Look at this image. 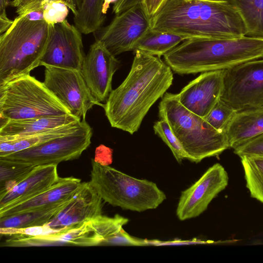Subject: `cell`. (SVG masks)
Here are the masks:
<instances>
[{"instance_id":"obj_1","label":"cell","mask_w":263,"mask_h":263,"mask_svg":"<svg viewBox=\"0 0 263 263\" xmlns=\"http://www.w3.org/2000/svg\"><path fill=\"white\" fill-rule=\"evenodd\" d=\"M134 51L128 75L112 90L103 107L111 126L131 135L138 131L149 109L173 80L172 70L160 57Z\"/></svg>"},{"instance_id":"obj_2","label":"cell","mask_w":263,"mask_h":263,"mask_svg":"<svg viewBox=\"0 0 263 263\" xmlns=\"http://www.w3.org/2000/svg\"><path fill=\"white\" fill-rule=\"evenodd\" d=\"M151 29L187 39H232L247 34L241 17L226 0H166L151 18Z\"/></svg>"},{"instance_id":"obj_3","label":"cell","mask_w":263,"mask_h":263,"mask_svg":"<svg viewBox=\"0 0 263 263\" xmlns=\"http://www.w3.org/2000/svg\"><path fill=\"white\" fill-rule=\"evenodd\" d=\"M163 56L172 71L179 74L225 70L263 59V38H190Z\"/></svg>"},{"instance_id":"obj_4","label":"cell","mask_w":263,"mask_h":263,"mask_svg":"<svg viewBox=\"0 0 263 263\" xmlns=\"http://www.w3.org/2000/svg\"><path fill=\"white\" fill-rule=\"evenodd\" d=\"M44 20L17 16L0 36V84L40 66L50 34Z\"/></svg>"},{"instance_id":"obj_5","label":"cell","mask_w":263,"mask_h":263,"mask_svg":"<svg viewBox=\"0 0 263 263\" xmlns=\"http://www.w3.org/2000/svg\"><path fill=\"white\" fill-rule=\"evenodd\" d=\"M158 109L160 119L168 122L189 161L198 163L229 148L226 132L217 130L204 118L187 109L177 94L166 92Z\"/></svg>"},{"instance_id":"obj_6","label":"cell","mask_w":263,"mask_h":263,"mask_svg":"<svg viewBox=\"0 0 263 263\" xmlns=\"http://www.w3.org/2000/svg\"><path fill=\"white\" fill-rule=\"evenodd\" d=\"M91 166L89 183L112 206L141 212L157 208L166 199L152 181L134 178L96 159L91 160Z\"/></svg>"},{"instance_id":"obj_7","label":"cell","mask_w":263,"mask_h":263,"mask_svg":"<svg viewBox=\"0 0 263 263\" xmlns=\"http://www.w3.org/2000/svg\"><path fill=\"white\" fill-rule=\"evenodd\" d=\"M69 114V109L44 82L30 73L0 84L1 121Z\"/></svg>"},{"instance_id":"obj_8","label":"cell","mask_w":263,"mask_h":263,"mask_svg":"<svg viewBox=\"0 0 263 263\" xmlns=\"http://www.w3.org/2000/svg\"><path fill=\"white\" fill-rule=\"evenodd\" d=\"M220 99L236 111L263 108V59L225 69Z\"/></svg>"},{"instance_id":"obj_9","label":"cell","mask_w":263,"mask_h":263,"mask_svg":"<svg viewBox=\"0 0 263 263\" xmlns=\"http://www.w3.org/2000/svg\"><path fill=\"white\" fill-rule=\"evenodd\" d=\"M92 135V128L83 120L76 131L1 157L29 163L34 166L58 165L79 158L91 144Z\"/></svg>"},{"instance_id":"obj_10","label":"cell","mask_w":263,"mask_h":263,"mask_svg":"<svg viewBox=\"0 0 263 263\" xmlns=\"http://www.w3.org/2000/svg\"><path fill=\"white\" fill-rule=\"evenodd\" d=\"M44 83L65 105L70 113L86 120L88 111L95 105L103 108L91 94L81 70L45 66Z\"/></svg>"},{"instance_id":"obj_11","label":"cell","mask_w":263,"mask_h":263,"mask_svg":"<svg viewBox=\"0 0 263 263\" xmlns=\"http://www.w3.org/2000/svg\"><path fill=\"white\" fill-rule=\"evenodd\" d=\"M151 29V19L142 4L116 15L110 24L95 31L99 41L113 55L132 50L135 43Z\"/></svg>"},{"instance_id":"obj_12","label":"cell","mask_w":263,"mask_h":263,"mask_svg":"<svg viewBox=\"0 0 263 263\" xmlns=\"http://www.w3.org/2000/svg\"><path fill=\"white\" fill-rule=\"evenodd\" d=\"M50 26L48 43L40 66L81 70L85 56L82 33L66 20Z\"/></svg>"},{"instance_id":"obj_13","label":"cell","mask_w":263,"mask_h":263,"mask_svg":"<svg viewBox=\"0 0 263 263\" xmlns=\"http://www.w3.org/2000/svg\"><path fill=\"white\" fill-rule=\"evenodd\" d=\"M228 173L219 163H215L193 184L181 192L176 215L181 221L199 216L217 195L227 186Z\"/></svg>"},{"instance_id":"obj_14","label":"cell","mask_w":263,"mask_h":263,"mask_svg":"<svg viewBox=\"0 0 263 263\" xmlns=\"http://www.w3.org/2000/svg\"><path fill=\"white\" fill-rule=\"evenodd\" d=\"M115 55L96 40L85 56L81 72L91 94L99 102L106 103L112 91L114 73L120 66Z\"/></svg>"},{"instance_id":"obj_15","label":"cell","mask_w":263,"mask_h":263,"mask_svg":"<svg viewBox=\"0 0 263 263\" xmlns=\"http://www.w3.org/2000/svg\"><path fill=\"white\" fill-rule=\"evenodd\" d=\"M224 71L202 72L177 94L180 103L193 113L205 118L220 98Z\"/></svg>"},{"instance_id":"obj_16","label":"cell","mask_w":263,"mask_h":263,"mask_svg":"<svg viewBox=\"0 0 263 263\" xmlns=\"http://www.w3.org/2000/svg\"><path fill=\"white\" fill-rule=\"evenodd\" d=\"M103 199L89 182L80 188L46 226L59 231L73 227L102 214Z\"/></svg>"},{"instance_id":"obj_17","label":"cell","mask_w":263,"mask_h":263,"mask_svg":"<svg viewBox=\"0 0 263 263\" xmlns=\"http://www.w3.org/2000/svg\"><path fill=\"white\" fill-rule=\"evenodd\" d=\"M57 166L49 164L35 166L24 179L0 195V208L31 198L55 183L60 178Z\"/></svg>"},{"instance_id":"obj_18","label":"cell","mask_w":263,"mask_h":263,"mask_svg":"<svg viewBox=\"0 0 263 263\" xmlns=\"http://www.w3.org/2000/svg\"><path fill=\"white\" fill-rule=\"evenodd\" d=\"M82 182L73 177L61 178L38 195L12 205L0 208V218L53 206L69 200Z\"/></svg>"},{"instance_id":"obj_19","label":"cell","mask_w":263,"mask_h":263,"mask_svg":"<svg viewBox=\"0 0 263 263\" xmlns=\"http://www.w3.org/2000/svg\"><path fill=\"white\" fill-rule=\"evenodd\" d=\"M229 148L263 134V108L236 111L225 129Z\"/></svg>"},{"instance_id":"obj_20","label":"cell","mask_w":263,"mask_h":263,"mask_svg":"<svg viewBox=\"0 0 263 263\" xmlns=\"http://www.w3.org/2000/svg\"><path fill=\"white\" fill-rule=\"evenodd\" d=\"M81 121L73 115L1 121L0 136L22 137Z\"/></svg>"},{"instance_id":"obj_21","label":"cell","mask_w":263,"mask_h":263,"mask_svg":"<svg viewBox=\"0 0 263 263\" xmlns=\"http://www.w3.org/2000/svg\"><path fill=\"white\" fill-rule=\"evenodd\" d=\"M31 240L34 246L66 245L88 247L100 246L103 241L90 220L51 234L32 236Z\"/></svg>"},{"instance_id":"obj_22","label":"cell","mask_w":263,"mask_h":263,"mask_svg":"<svg viewBox=\"0 0 263 263\" xmlns=\"http://www.w3.org/2000/svg\"><path fill=\"white\" fill-rule=\"evenodd\" d=\"M82 120L22 137L0 136V157L20 152L77 130Z\"/></svg>"},{"instance_id":"obj_23","label":"cell","mask_w":263,"mask_h":263,"mask_svg":"<svg viewBox=\"0 0 263 263\" xmlns=\"http://www.w3.org/2000/svg\"><path fill=\"white\" fill-rule=\"evenodd\" d=\"M69 199L53 206L1 217L0 228H25L46 225Z\"/></svg>"},{"instance_id":"obj_24","label":"cell","mask_w":263,"mask_h":263,"mask_svg":"<svg viewBox=\"0 0 263 263\" xmlns=\"http://www.w3.org/2000/svg\"><path fill=\"white\" fill-rule=\"evenodd\" d=\"M187 39L170 32L148 30L134 45L132 50H140L160 57Z\"/></svg>"},{"instance_id":"obj_25","label":"cell","mask_w":263,"mask_h":263,"mask_svg":"<svg viewBox=\"0 0 263 263\" xmlns=\"http://www.w3.org/2000/svg\"><path fill=\"white\" fill-rule=\"evenodd\" d=\"M237 11L247 36L263 38V0H226Z\"/></svg>"},{"instance_id":"obj_26","label":"cell","mask_w":263,"mask_h":263,"mask_svg":"<svg viewBox=\"0 0 263 263\" xmlns=\"http://www.w3.org/2000/svg\"><path fill=\"white\" fill-rule=\"evenodd\" d=\"M103 0H83L81 8L73 17L74 25L83 34L94 33L103 24Z\"/></svg>"},{"instance_id":"obj_27","label":"cell","mask_w":263,"mask_h":263,"mask_svg":"<svg viewBox=\"0 0 263 263\" xmlns=\"http://www.w3.org/2000/svg\"><path fill=\"white\" fill-rule=\"evenodd\" d=\"M34 167L29 163L0 157V195L24 179Z\"/></svg>"},{"instance_id":"obj_28","label":"cell","mask_w":263,"mask_h":263,"mask_svg":"<svg viewBox=\"0 0 263 263\" xmlns=\"http://www.w3.org/2000/svg\"><path fill=\"white\" fill-rule=\"evenodd\" d=\"M240 158L250 195L263 203V157L243 156Z\"/></svg>"},{"instance_id":"obj_29","label":"cell","mask_w":263,"mask_h":263,"mask_svg":"<svg viewBox=\"0 0 263 263\" xmlns=\"http://www.w3.org/2000/svg\"><path fill=\"white\" fill-rule=\"evenodd\" d=\"M90 221L92 227L103 241L119 232L124 225L128 223L129 220L119 214L112 217L101 214Z\"/></svg>"},{"instance_id":"obj_30","label":"cell","mask_w":263,"mask_h":263,"mask_svg":"<svg viewBox=\"0 0 263 263\" xmlns=\"http://www.w3.org/2000/svg\"><path fill=\"white\" fill-rule=\"evenodd\" d=\"M153 129L155 134L168 146L178 163H181L184 159H187L185 151L166 120L160 119L156 121Z\"/></svg>"},{"instance_id":"obj_31","label":"cell","mask_w":263,"mask_h":263,"mask_svg":"<svg viewBox=\"0 0 263 263\" xmlns=\"http://www.w3.org/2000/svg\"><path fill=\"white\" fill-rule=\"evenodd\" d=\"M236 111L219 99L204 119L214 129L225 132L226 127Z\"/></svg>"},{"instance_id":"obj_32","label":"cell","mask_w":263,"mask_h":263,"mask_svg":"<svg viewBox=\"0 0 263 263\" xmlns=\"http://www.w3.org/2000/svg\"><path fill=\"white\" fill-rule=\"evenodd\" d=\"M68 8L63 2L50 1L44 7V20L50 25L62 22L68 15Z\"/></svg>"},{"instance_id":"obj_33","label":"cell","mask_w":263,"mask_h":263,"mask_svg":"<svg viewBox=\"0 0 263 263\" xmlns=\"http://www.w3.org/2000/svg\"><path fill=\"white\" fill-rule=\"evenodd\" d=\"M100 246H148L147 239L130 235L123 228L112 236L104 240Z\"/></svg>"},{"instance_id":"obj_34","label":"cell","mask_w":263,"mask_h":263,"mask_svg":"<svg viewBox=\"0 0 263 263\" xmlns=\"http://www.w3.org/2000/svg\"><path fill=\"white\" fill-rule=\"evenodd\" d=\"M234 153L240 158L243 156L263 157V134L234 148Z\"/></svg>"},{"instance_id":"obj_35","label":"cell","mask_w":263,"mask_h":263,"mask_svg":"<svg viewBox=\"0 0 263 263\" xmlns=\"http://www.w3.org/2000/svg\"><path fill=\"white\" fill-rule=\"evenodd\" d=\"M46 225L25 228H0V233L3 235L13 236H37L46 235L57 232Z\"/></svg>"},{"instance_id":"obj_36","label":"cell","mask_w":263,"mask_h":263,"mask_svg":"<svg viewBox=\"0 0 263 263\" xmlns=\"http://www.w3.org/2000/svg\"><path fill=\"white\" fill-rule=\"evenodd\" d=\"M143 0H118L113 6L112 12L116 14H120L134 7L142 4Z\"/></svg>"},{"instance_id":"obj_37","label":"cell","mask_w":263,"mask_h":263,"mask_svg":"<svg viewBox=\"0 0 263 263\" xmlns=\"http://www.w3.org/2000/svg\"><path fill=\"white\" fill-rule=\"evenodd\" d=\"M166 0H143L142 5L147 16L151 19Z\"/></svg>"},{"instance_id":"obj_38","label":"cell","mask_w":263,"mask_h":263,"mask_svg":"<svg viewBox=\"0 0 263 263\" xmlns=\"http://www.w3.org/2000/svg\"><path fill=\"white\" fill-rule=\"evenodd\" d=\"M48 1H60L66 4L71 10L73 16L77 15L78 11L81 8L83 0H48Z\"/></svg>"},{"instance_id":"obj_39","label":"cell","mask_w":263,"mask_h":263,"mask_svg":"<svg viewBox=\"0 0 263 263\" xmlns=\"http://www.w3.org/2000/svg\"><path fill=\"white\" fill-rule=\"evenodd\" d=\"M13 21L10 20L6 13L0 14V33L1 34L6 31L12 24Z\"/></svg>"},{"instance_id":"obj_40","label":"cell","mask_w":263,"mask_h":263,"mask_svg":"<svg viewBox=\"0 0 263 263\" xmlns=\"http://www.w3.org/2000/svg\"><path fill=\"white\" fill-rule=\"evenodd\" d=\"M118 0H103L102 6V12L104 15L107 13V10L109 7V5L111 3H115Z\"/></svg>"},{"instance_id":"obj_41","label":"cell","mask_w":263,"mask_h":263,"mask_svg":"<svg viewBox=\"0 0 263 263\" xmlns=\"http://www.w3.org/2000/svg\"><path fill=\"white\" fill-rule=\"evenodd\" d=\"M10 4V0H0V14L6 13V7Z\"/></svg>"},{"instance_id":"obj_42","label":"cell","mask_w":263,"mask_h":263,"mask_svg":"<svg viewBox=\"0 0 263 263\" xmlns=\"http://www.w3.org/2000/svg\"><path fill=\"white\" fill-rule=\"evenodd\" d=\"M206 1H213V2H221L224 0H206Z\"/></svg>"}]
</instances>
